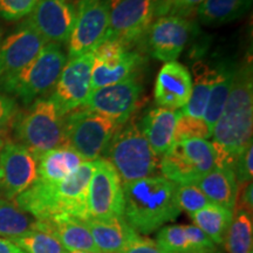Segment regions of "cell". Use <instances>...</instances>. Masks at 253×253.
<instances>
[{"mask_svg": "<svg viewBox=\"0 0 253 253\" xmlns=\"http://www.w3.org/2000/svg\"><path fill=\"white\" fill-rule=\"evenodd\" d=\"M253 130L252 63L236 69L232 88L219 120L212 129L216 167L231 168L250 143Z\"/></svg>", "mask_w": 253, "mask_h": 253, "instance_id": "6da1fadb", "label": "cell"}, {"mask_svg": "<svg viewBox=\"0 0 253 253\" xmlns=\"http://www.w3.org/2000/svg\"><path fill=\"white\" fill-rule=\"evenodd\" d=\"M93 171L94 162L84 161L72 175L59 183L37 179L15 198V204L37 220L71 216L86 221L89 219L87 196Z\"/></svg>", "mask_w": 253, "mask_h": 253, "instance_id": "7a4b0ae2", "label": "cell"}, {"mask_svg": "<svg viewBox=\"0 0 253 253\" xmlns=\"http://www.w3.org/2000/svg\"><path fill=\"white\" fill-rule=\"evenodd\" d=\"M123 218L140 236L158 231L181 213L177 184L163 176H151L122 184Z\"/></svg>", "mask_w": 253, "mask_h": 253, "instance_id": "3957f363", "label": "cell"}, {"mask_svg": "<svg viewBox=\"0 0 253 253\" xmlns=\"http://www.w3.org/2000/svg\"><path fill=\"white\" fill-rule=\"evenodd\" d=\"M103 156L115 168L122 184L156 176L160 171V157L135 122L119 126Z\"/></svg>", "mask_w": 253, "mask_h": 253, "instance_id": "277c9868", "label": "cell"}, {"mask_svg": "<svg viewBox=\"0 0 253 253\" xmlns=\"http://www.w3.org/2000/svg\"><path fill=\"white\" fill-rule=\"evenodd\" d=\"M66 114L53 100L38 99L31 108L18 114L13 129L18 143L23 144L34 156L66 145Z\"/></svg>", "mask_w": 253, "mask_h": 253, "instance_id": "5b68a950", "label": "cell"}, {"mask_svg": "<svg viewBox=\"0 0 253 253\" xmlns=\"http://www.w3.org/2000/svg\"><path fill=\"white\" fill-rule=\"evenodd\" d=\"M66 61L67 58L60 45L47 43L33 61L0 87L24 103H33L55 87Z\"/></svg>", "mask_w": 253, "mask_h": 253, "instance_id": "8992f818", "label": "cell"}, {"mask_svg": "<svg viewBox=\"0 0 253 253\" xmlns=\"http://www.w3.org/2000/svg\"><path fill=\"white\" fill-rule=\"evenodd\" d=\"M120 126L112 118L81 107L66 116V145L94 162L102 158Z\"/></svg>", "mask_w": 253, "mask_h": 253, "instance_id": "52a82bcc", "label": "cell"}, {"mask_svg": "<svg viewBox=\"0 0 253 253\" xmlns=\"http://www.w3.org/2000/svg\"><path fill=\"white\" fill-rule=\"evenodd\" d=\"M217 155L212 142L185 140L175 142L160 158V172L177 185L196 184L216 168Z\"/></svg>", "mask_w": 253, "mask_h": 253, "instance_id": "ba28073f", "label": "cell"}, {"mask_svg": "<svg viewBox=\"0 0 253 253\" xmlns=\"http://www.w3.org/2000/svg\"><path fill=\"white\" fill-rule=\"evenodd\" d=\"M156 7L157 0H109V24L104 39L126 47L140 42L157 18Z\"/></svg>", "mask_w": 253, "mask_h": 253, "instance_id": "9c48e42d", "label": "cell"}, {"mask_svg": "<svg viewBox=\"0 0 253 253\" xmlns=\"http://www.w3.org/2000/svg\"><path fill=\"white\" fill-rule=\"evenodd\" d=\"M123 188L115 168L104 158L94 161L87 196L89 218L110 219L123 217Z\"/></svg>", "mask_w": 253, "mask_h": 253, "instance_id": "30bf717a", "label": "cell"}, {"mask_svg": "<svg viewBox=\"0 0 253 253\" xmlns=\"http://www.w3.org/2000/svg\"><path fill=\"white\" fill-rule=\"evenodd\" d=\"M77 18L67 41L69 59L94 52L106 38L109 0H78Z\"/></svg>", "mask_w": 253, "mask_h": 253, "instance_id": "8fae6325", "label": "cell"}, {"mask_svg": "<svg viewBox=\"0 0 253 253\" xmlns=\"http://www.w3.org/2000/svg\"><path fill=\"white\" fill-rule=\"evenodd\" d=\"M199 32L189 18L164 15L157 18L147 33V45L153 58L163 62L176 61L186 45Z\"/></svg>", "mask_w": 253, "mask_h": 253, "instance_id": "7c38bea8", "label": "cell"}, {"mask_svg": "<svg viewBox=\"0 0 253 253\" xmlns=\"http://www.w3.org/2000/svg\"><path fill=\"white\" fill-rule=\"evenodd\" d=\"M93 62L94 53L89 52L71 58L63 66L50 96L66 115L84 106L90 94Z\"/></svg>", "mask_w": 253, "mask_h": 253, "instance_id": "4fadbf2b", "label": "cell"}, {"mask_svg": "<svg viewBox=\"0 0 253 253\" xmlns=\"http://www.w3.org/2000/svg\"><path fill=\"white\" fill-rule=\"evenodd\" d=\"M142 86L136 78L91 90L82 107L100 113L125 125L141 99Z\"/></svg>", "mask_w": 253, "mask_h": 253, "instance_id": "5bb4252c", "label": "cell"}, {"mask_svg": "<svg viewBox=\"0 0 253 253\" xmlns=\"http://www.w3.org/2000/svg\"><path fill=\"white\" fill-rule=\"evenodd\" d=\"M0 171L6 197L15 199L37 181L38 160L23 144L8 141L0 149Z\"/></svg>", "mask_w": 253, "mask_h": 253, "instance_id": "9a60e30c", "label": "cell"}, {"mask_svg": "<svg viewBox=\"0 0 253 253\" xmlns=\"http://www.w3.org/2000/svg\"><path fill=\"white\" fill-rule=\"evenodd\" d=\"M45 46L42 37L25 20L0 43V84L23 71Z\"/></svg>", "mask_w": 253, "mask_h": 253, "instance_id": "2e32d148", "label": "cell"}, {"mask_svg": "<svg viewBox=\"0 0 253 253\" xmlns=\"http://www.w3.org/2000/svg\"><path fill=\"white\" fill-rule=\"evenodd\" d=\"M77 7L72 0H39L27 23L46 43L67 42L75 24Z\"/></svg>", "mask_w": 253, "mask_h": 253, "instance_id": "e0dca14e", "label": "cell"}, {"mask_svg": "<svg viewBox=\"0 0 253 253\" xmlns=\"http://www.w3.org/2000/svg\"><path fill=\"white\" fill-rule=\"evenodd\" d=\"M192 78L179 62H167L158 72L154 96L160 107L171 110L184 108L191 95Z\"/></svg>", "mask_w": 253, "mask_h": 253, "instance_id": "ac0fdd59", "label": "cell"}, {"mask_svg": "<svg viewBox=\"0 0 253 253\" xmlns=\"http://www.w3.org/2000/svg\"><path fill=\"white\" fill-rule=\"evenodd\" d=\"M33 230L43 231L59 240L66 251L99 252L86 221L71 216H56L37 220Z\"/></svg>", "mask_w": 253, "mask_h": 253, "instance_id": "d6986e66", "label": "cell"}, {"mask_svg": "<svg viewBox=\"0 0 253 253\" xmlns=\"http://www.w3.org/2000/svg\"><path fill=\"white\" fill-rule=\"evenodd\" d=\"M155 242L167 253L217 251L212 240L196 225H164Z\"/></svg>", "mask_w": 253, "mask_h": 253, "instance_id": "ffe728a7", "label": "cell"}, {"mask_svg": "<svg viewBox=\"0 0 253 253\" xmlns=\"http://www.w3.org/2000/svg\"><path fill=\"white\" fill-rule=\"evenodd\" d=\"M86 225L93 237L99 253H122L138 235L123 217L110 219H89Z\"/></svg>", "mask_w": 253, "mask_h": 253, "instance_id": "44dd1931", "label": "cell"}, {"mask_svg": "<svg viewBox=\"0 0 253 253\" xmlns=\"http://www.w3.org/2000/svg\"><path fill=\"white\" fill-rule=\"evenodd\" d=\"M179 115L181 110L157 107L150 109L142 120L140 129L149 142L151 149L160 158L175 143L173 135Z\"/></svg>", "mask_w": 253, "mask_h": 253, "instance_id": "7402d4cb", "label": "cell"}, {"mask_svg": "<svg viewBox=\"0 0 253 253\" xmlns=\"http://www.w3.org/2000/svg\"><path fill=\"white\" fill-rule=\"evenodd\" d=\"M142 63V56L129 48L113 59H94L91 68V90L136 78V72Z\"/></svg>", "mask_w": 253, "mask_h": 253, "instance_id": "603a6c76", "label": "cell"}, {"mask_svg": "<svg viewBox=\"0 0 253 253\" xmlns=\"http://www.w3.org/2000/svg\"><path fill=\"white\" fill-rule=\"evenodd\" d=\"M196 185L203 191L210 203L233 211L238 198L239 185L231 168L216 167L199 178Z\"/></svg>", "mask_w": 253, "mask_h": 253, "instance_id": "cb8c5ba5", "label": "cell"}, {"mask_svg": "<svg viewBox=\"0 0 253 253\" xmlns=\"http://www.w3.org/2000/svg\"><path fill=\"white\" fill-rule=\"evenodd\" d=\"M84 160L68 145L49 150L38 157V177L41 182L59 183L72 175Z\"/></svg>", "mask_w": 253, "mask_h": 253, "instance_id": "d4e9b609", "label": "cell"}, {"mask_svg": "<svg viewBox=\"0 0 253 253\" xmlns=\"http://www.w3.org/2000/svg\"><path fill=\"white\" fill-rule=\"evenodd\" d=\"M192 80L191 95L184 108L181 109L182 114L196 119H203L205 108L210 96L211 89L216 84L218 71L212 68L208 63L197 61L192 66Z\"/></svg>", "mask_w": 253, "mask_h": 253, "instance_id": "484cf974", "label": "cell"}, {"mask_svg": "<svg viewBox=\"0 0 253 253\" xmlns=\"http://www.w3.org/2000/svg\"><path fill=\"white\" fill-rule=\"evenodd\" d=\"M251 5L252 0H204L196 14L199 23L217 26L242 18Z\"/></svg>", "mask_w": 253, "mask_h": 253, "instance_id": "4316f807", "label": "cell"}, {"mask_svg": "<svg viewBox=\"0 0 253 253\" xmlns=\"http://www.w3.org/2000/svg\"><path fill=\"white\" fill-rule=\"evenodd\" d=\"M191 218L195 225L203 231L214 245H223L232 221L233 211L211 203L191 214Z\"/></svg>", "mask_w": 253, "mask_h": 253, "instance_id": "83f0119b", "label": "cell"}, {"mask_svg": "<svg viewBox=\"0 0 253 253\" xmlns=\"http://www.w3.org/2000/svg\"><path fill=\"white\" fill-rule=\"evenodd\" d=\"M217 71L218 77L216 84H213L212 89H211L207 108H205L203 115L204 122L207 123L211 134H212L213 126L218 120H219L221 113L224 110V107L226 104L227 97H229L231 88H232L236 69L231 67V66L224 65L217 67Z\"/></svg>", "mask_w": 253, "mask_h": 253, "instance_id": "f1b7e54d", "label": "cell"}, {"mask_svg": "<svg viewBox=\"0 0 253 253\" xmlns=\"http://www.w3.org/2000/svg\"><path fill=\"white\" fill-rule=\"evenodd\" d=\"M224 244L229 253H253L252 212L244 209H233V218Z\"/></svg>", "mask_w": 253, "mask_h": 253, "instance_id": "f546056e", "label": "cell"}, {"mask_svg": "<svg viewBox=\"0 0 253 253\" xmlns=\"http://www.w3.org/2000/svg\"><path fill=\"white\" fill-rule=\"evenodd\" d=\"M36 218L25 212L15 203L0 199V236L6 239L23 236L34 229Z\"/></svg>", "mask_w": 253, "mask_h": 253, "instance_id": "4dcf8cb0", "label": "cell"}, {"mask_svg": "<svg viewBox=\"0 0 253 253\" xmlns=\"http://www.w3.org/2000/svg\"><path fill=\"white\" fill-rule=\"evenodd\" d=\"M25 253H66L55 237L39 230H32L23 236L8 239Z\"/></svg>", "mask_w": 253, "mask_h": 253, "instance_id": "1f68e13d", "label": "cell"}, {"mask_svg": "<svg viewBox=\"0 0 253 253\" xmlns=\"http://www.w3.org/2000/svg\"><path fill=\"white\" fill-rule=\"evenodd\" d=\"M211 137V131L204 122L203 119H196L191 116L179 115L178 121L176 123L175 128V142H181L185 140H208Z\"/></svg>", "mask_w": 253, "mask_h": 253, "instance_id": "d6a6232c", "label": "cell"}, {"mask_svg": "<svg viewBox=\"0 0 253 253\" xmlns=\"http://www.w3.org/2000/svg\"><path fill=\"white\" fill-rule=\"evenodd\" d=\"M177 202L181 210H184L190 216L211 204L196 184L177 185Z\"/></svg>", "mask_w": 253, "mask_h": 253, "instance_id": "836d02e7", "label": "cell"}, {"mask_svg": "<svg viewBox=\"0 0 253 253\" xmlns=\"http://www.w3.org/2000/svg\"><path fill=\"white\" fill-rule=\"evenodd\" d=\"M204 0H157L156 17L176 15V17L189 18L196 14L198 6Z\"/></svg>", "mask_w": 253, "mask_h": 253, "instance_id": "e575fe53", "label": "cell"}, {"mask_svg": "<svg viewBox=\"0 0 253 253\" xmlns=\"http://www.w3.org/2000/svg\"><path fill=\"white\" fill-rule=\"evenodd\" d=\"M18 114L15 101L0 91V149L8 142L7 137L9 131L13 129Z\"/></svg>", "mask_w": 253, "mask_h": 253, "instance_id": "d590c367", "label": "cell"}, {"mask_svg": "<svg viewBox=\"0 0 253 253\" xmlns=\"http://www.w3.org/2000/svg\"><path fill=\"white\" fill-rule=\"evenodd\" d=\"M39 0H0V18L7 21L20 20L33 11Z\"/></svg>", "mask_w": 253, "mask_h": 253, "instance_id": "8d00e7d4", "label": "cell"}, {"mask_svg": "<svg viewBox=\"0 0 253 253\" xmlns=\"http://www.w3.org/2000/svg\"><path fill=\"white\" fill-rule=\"evenodd\" d=\"M252 158H253V144L250 143L245 150L237 157L235 166H233V172H235L236 179L238 185L244 184L252 181Z\"/></svg>", "mask_w": 253, "mask_h": 253, "instance_id": "74e56055", "label": "cell"}, {"mask_svg": "<svg viewBox=\"0 0 253 253\" xmlns=\"http://www.w3.org/2000/svg\"><path fill=\"white\" fill-rule=\"evenodd\" d=\"M122 253H167L164 252L155 240L140 236L131 244L126 246Z\"/></svg>", "mask_w": 253, "mask_h": 253, "instance_id": "f35d334b", "label": "cell"}, {"mask_svg": "<svg viewBox=\"0 0 253 253\" xmlns=\"http://www.w3.org/2000/svg\"><path fill=\"white\" fill-rule=\"evenodd\" d=\"M242 186L240 191H238L240 201H239V209H244V210L252 212V207H253V188H252V182L244 183V184H240Z\"/></svg>", "mask_w": 253, "mask_h": 253, "instance_id": "ab89813d", "label": "cell"}, {"mask_svg": "<svg viewBox=\"0 0 253 253\" xmlns=\"http://www.w3.org/2000/svg\"><path fill=\"white\" fill-rule=\"evenodd\" d=\"M0 253H24V251L14 245L11 240L0 237Z\"/></svg>", "mask_w": 253, "mask_h": 253, "instance_id": "60d3db41", "label": "cell"}, {"mask_svg": "<svg viewBox=\"0 0 253 253\" xmlns=\"http://www.w3.org/2000/svg\"><path fill=\"white\" fill-rule=\"evenodd\" d=\"M66 253H99V252H90V251H66Z\"/></svg>", "mask_w": 253, "mask_h": 253, "instance_id": "b9f144b4", "label": "cell"}, {"mask_svg": "<svg viewBox=\"0 0 253 253\" xmlns=\"http://www.w3.org/2000/svg\"><path fill=\"white\" fill-rule=\"evenodd\" d=\"M189 253H218V252H189Z\"/></svg>", "mask_w": 253, "mask_h": 253, "instance_id": "7bdbcfd3", "label": "cell"}, {"mask_svg": "<svg viewBox=\"0 0 253 253\" xmlns=\"http://www.w3.org/2000/svg\"><path fill=\"white\" fill-rule=\"evenodd\" d=\"M0 43H1V32H0Z\"/></svg>", "mask_w": 253, "mask_h": 253, "instance_id": "ee69618b", "label": "cell"}, {"mask_svg": "<svg viewBox=\"0 0 253 253\" xmlns=\"http://www.w3.org/2000/svg\"><path fill=\"white\" fill-rule=\"evenodd\" d=\"M0 179H1V171H0Z\"/></svg>", "mask_w": 253, "mask_h": 253, "instance_id": "f6af8a7d", "label": "cell"}, {"mask_svg": "<svg viewBox=\"0 0 253 253\" xmlns=\"http://www.w3.org/2000/svg\"><path fill=\"white\" fill-rule=\"evenodd\" d=\"M24 253H25V252H24Z\"/></svg>", "mask_w": 253, "mask_h": 253, "instance_id": "bcb514c9", "label": "cell"}]
</instances>
